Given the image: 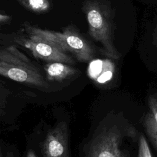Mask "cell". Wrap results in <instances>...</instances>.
Masks as SVG:
<instances>
[{
    "instance_id": "17",
    "label": "cell",
    "mask_w": 157,
    "mask_h": 157,
    "mask_svg": "<svg viewBox=\"0 0 157 157\" xmlns=\"http://www.w3.org/2000/svg\"><path fill=\"white\" fill-rule=\"evenodd\" d=\"M12 130H14V129L10 128H5V127L0 126V134L2 133L6 132H9V131H12Z\"/></svg>"
},
{
    "instance_id": "11",
    "label": "cell",
    "mask_w": 157,
    "mask_h": 157,
    "mask_svg": "<svg viewBox=\"0 0 157 157\" xmlns=\"http://www.w3.org/2000/svg\"><path fill=\"white\" fill-rule=\"evenodd\" d=\"M144 124L148 135L157 149V124L151 113L146 115Z\"/></svg>"
},
{
    "instance_id": "10",
    "label": "cell",
    "mask_w": 157,
    "mask_h": 157,
    "mask_svg": "<svg viewBox=\"0 0 157 157\" xmlns=\"http://www.w3.org/2000/svg\"><path fill=\"white\" fill-rule=\"evenodd\" d=\"M18 1L25 8L36 13H46L51 7L49 0H18Z\"/></svg>"
},
{
    "instance_id": "1",
    "label": "cell",
    "mask_w": 157,
    "mask_h": 157,
    "mask_svg": "<svg viewBox=\"0 0 157 157\" xmlns=\"http://www.w3.org/2000/svg\"><path fill=\"white\" fill-rule=\"evenodd\" d=\"M0 75L40 91H50L39 69L14 46L0 47Z\"/></svg>"
},
{
    "instance_id": "14",
    "label": "cell",
    "mask_w": 157,
    "mask_h": 157,
    "mask_svg": "<svg viewBox=\"0 0 157 157\" xmlns=\"http://www.w3.org/2000/svg\"><path fill=\"white\" fill-rule=\"evenodd\" d=\"M148 104L150 113L157 124V94H152L150 96L148 100Z\"/></svg>"
},
{
    "instance_id": "7",
    "label": "cell",
    "mask_w": 157,
    "mask_h": 157,
    "mask_svg": "<svg viewBox=\"0 0 157 157\" xmlns=\"http://www.w3.org/2000/svg\"><path fill=\"white\" fill-rule=\"evenodd\" d=\"M13 98L11 90L0 84V126L15 130L22 109Z\"/></svg>"
},
{
    "instance_id": "9",
    "label": "cell",
    "mask_w": 157,
    "mask_h": 157,
    "mask_svg": "<svg viewBox=\"0 0 157 157\" xmlns=\"http://www.w3.org/2000/svg\"><path fill=\"white\" fill-rule=\"evenodd\" d=\"M44 70L48 81H62L76 74L77 70L67 64L59 62L47 63Z\"/></svg>"
},
{
    "instance_id": "6",
    "label": "cell",
    "mask_w": 157,
    "mask_h": 157,
    "mask_svg": "<svg viewBox=\"0 0 157 157\" xmlns=\"http://www.w3.org/2000/svg\"><path fill=\"white\" fill-rule=\"evenodd\" d=\"M120 142L118 129H110L92 142L88 157H126L120 148Z\"/></svg>"
},
{
    "instance_id": "8",
    "label": "cell",
    "mask_w": 157,
    "mask_h": 157,
    "mask_svg": "<svg viewBox=\"0 0 157 157\" xmlns=\"http://www.w3.org/2000/svg\"><path fill=\"white\" fill-rule=\"evenodd\" d=\"M115 72L114 63L107 59L91 60L88 65V77L99 84H104L110 81Z\"/></svg>"
},
{
    "instance_id": "2",
    "label": "cell",
    "mask_w": 157,
    "mask_h": 157,
    "mask_svg": "<svg viewBox=\"0 0 157 157\" xmlns=\"http://www.w3.org/2000/svg\"><path fill=\"white\" fill-rule=\"evenodd\" d=\"M83 10L91 37L102 44L107 56L118 59L121 55L113 44V16L109 4L104 0H87L83 4Z\"/></svg>"
},
{
    "instance_id": "4",
    "label": "cell",
    "mask_w": 157,
    "mask_h": 157,
    "mask_svg": "<svg viewBox=\"0 0 157 157\" xmlns=\"http://www.w3.org/2000/svg\"><path fill=\"white\" fill-rule=\"evenodd\" d=\"M27 34L40 37L56 45L66 53H71L80 62L91 61L94 57V49L75 28L67 26L63 33L42 29L28 23H25Z\"/></svg>"
},
{
    "instance_id": "3",
    "label": "cell",
    "mask_w": 157,
    "mask_h": 157,
    "mask_svg": "<svg viewBox=\"0 0 157 157\" xmlns=\"http://www.w3.org/2000/svg\"><path fill=\"white\" fill-rule=\"evenodd\" d=\"M29 139L28 144L40 157H70L69 128L64 121L52 126L40 122Z\"/></svg>"
},
{
    "instance_id": "5",
    "label": "cell",
    "mask_w": 157,
    "mask_h": 157,
    "mask_svg": "<svg viewBox=\"0 0 157 157\" xmlns=\"http://www.w3.org/2000/svg\"><path fill=\"white\" fill-rule=\"evenodd\" d=\"M15 43L29 50L34 56L47 63L74 64L73 58L56 45L37 36L28 34L14 39Z\"/></svg>"
},
{
    "instance_id": "13",
    "label": "cell",
    "mask_w": 157,
    "mask_h": 157,
    "mask_svg": "<svg viewBox=\"0 0 157 157\" xmlns=\"http://www.w3.org/2000/svg\"><path fill=\"white\" fill-rule=\"evenodd\" d=\"M138 157H152L147 140L142 135L139 137Z\"/></svg>"
},
{
    "instance_id": "12",
    "label": "cell",
    "mask_w": 157,
    "mask_h": 157,
    "mask_svg": "<svg viewBox=\"0 0 157 157\" xmlns=\"http://www.w3.org/2000/svg\"><path fill=\"white\" fill-rule=\"evenodd\" d=\"M0 157H20L17 147L0 139Z\"/></svg>"
},
{
    "instance_id": "16",
    "label": "cell",
    "mask_w": 157,
    "mask_h": 157,
    "mask_svg": "<svg viewBox=\"0 0 157 157\" xmlns=\"http://www.w3.org/2000/svg\"><path fill=\"white\" fill-rule=\"evenodd\" d=\"M12 19V17L6 15V14H2L0 13V23H7L9 22Z\"/></svg>"
},
{
    "instance_id": "15",
    "label": "cell",
    "mask_w": 157,
    "mask_h": 157,
    "mask_svg": "<svg viewBox=\"0 0 157 157\" xmlns=\"http://www.w3.org/2000/svg\"><path fill=\"white\" fill-rule=\"evenodd\" d=\"M26 157H37L36 151L34 150V148L30 145L26 148Z\"/></svg>"
}]
</instances>
